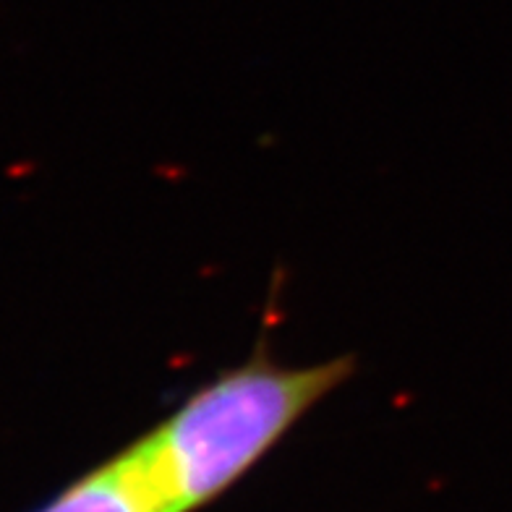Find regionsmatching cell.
<instances>
[{
  "mask_svg": "<svg viewBox=\"0 0 512 512\" xmlns=\"http://www.w3.org/2000/svg\"><path fill=\"white\" fill-rule=\"evenodd\" d=\"M351 371L348 356L309 366L259 356L191 392L139 437L173 512H196L228 494Z\"/></svg>",
  "mask_w": 512,
  "mask_h": 512,
  "instance_id": "6da1fadb",
  "label": "cell"
},
{
  "mask_svg": "<svg viewBox=\"0 0 512 512\" xmlns=\"http://www.w3.org/2000/svg\"><path fill=\"white\" fill-rule=\"evenodd\" d=\"M32 512H173L142 439L76 476Z\"/></svg>",
  "mask_w": 512,
  "mask_h": 512,
  "instance_id": "7a4b0ae2",
  "label": "cell"
}]
</instances>
